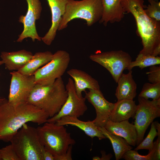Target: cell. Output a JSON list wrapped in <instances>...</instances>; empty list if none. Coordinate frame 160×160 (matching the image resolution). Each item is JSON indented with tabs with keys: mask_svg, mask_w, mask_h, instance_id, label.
Masks as SVG:
<instances>
[{
	"mask_svg": "<svg viewBox=\"0 0 160 160\" xmlns=\"http://www.w3.org/2000/svg\"><path fill=\"white\" fill-rule=\"evenodd\" d=\"M49 118L43 111L27 102L14 105L5 99L0 105V140L10 142L24 124H41Z\"/></svg>",
	"mask_w": 160,
	"mask_h": 160,
	"instance_id": "6da1fadb",
	"label": "cell"
},
{
	"mask_svg": "<svg viewBox=\"0 0 160 160\" xmlns=\"http://www.w3.org/2000/svg\"><path fill=\"white\" fill-rule=\"evenodd\" d=\"M121 3L124 12L131 14L136 21L137 32L143 46L139 53L151 55L160 46V21L146 15L144 0H121Z\"/></svg>",
	"mask_w": 160,
	"mask_h": 160,
	"instance_id": "7a4b0ae2",
	"label": "cell"
},
{
	"mask_svg": "<svg viewBox=\"0 0 160 160\" xmlns=\"http://www.w3.org/2000/svg\"><path fill=\"white\" fill-rule=\"evenodd\" d=\"M68 92L62 77L52 84H36L26 102L43 111L52 117L60 111L68 97Z\"/></svg>",
	"mask_w": 160,
	"mask_h": 160,
	"instance_id": "3957f363",
	"label": "cell"
},
{
	"mask_svg": "<svg viewBox=\"0 0 160 160\" xmlns=\"http://www.w3.org/2000/svg\"><path fill=\"white\" fill-rule=\"evenodd\" d=\"M103 10L101 0H68L58 30L66 28L69 22L76 18L85 20L88 26H92L100 20Z\"/></svg>",
	"mask_w": 160,
	"mask_h": 160,
	"instance_id": "277c9868",
	"label": "cell"
},
{
	"mask_svg": "<svg viewBox=\"0 0 160 160\" xmlns=\"http://www.w3.org/2000/svg\"><path fill=\"white\" fill-rule=\"evenodd\" d=\"M10 142L20 160H43L45 151L36 128L24 124Z\"/></svg>",
	"mask_w": 160,
	"mask_h": 160,
	"instance_id": "5b68a950",
	"label": "cell"
},
{
	"mask_svg": "<svg viewBox=\"0 0 160 160\" xmlns=\"http://www.w3.org/2000/svg\"><path fill=\"white\" fill-rule=\"evenodd\" d=\"M36 129L41 144L54 156L64 154L76 143L64 126L46 122Z\"/></svg>",
	"mask_w": 160,
	"mask_h": 160,
	"instance_id": "8992f818",
	"label": "cell"
},
{
	"mask_svg": "<svg viewBox=\"0 0 160 160\" xmlns=\"http://www.w3.org/2000/svg\"><path fill=\"white\" fill-rule=\"evenodd\" d=\"M70 60V56L67 52L63 50L56 51L53 54L52 60L33 74L35 84L42 85L52 84L64 74Z\"/></svg>",
	"mask_w": 160,
	"mask_h": 160,
	"instance_id": "52a82bcc",
	"label": "cell"
},
{
	"mask_svg": "<svg viewBox=\"0 0 160 160\" xmlns=\"http://www.w3.org/2000/svg\"><path fill=\"white\" fill-rule=\"evenodd\" d=\"M89 58L107 69L116 83L132 61L129 54L121 50L97 52Z\"/></svg>",
	"mask_w": 160,
	"mask_h": 160,
	"instance_id": "ba28073f",
	"label": "cell"
},
{
	"mask_svg": "<svg viewBox=\"0 0 160 160\" xmlns=\"http://www.w3.org/2000/svg\"><path fill=\"white\" fill-rule=\"evenodd\" d=\"M138 104L134 119L137 134V145L143 140L146 129L154 119L160 116V99L150 100L138 97Z\"/></svg>",
	"mask_w": 160,
	"mask_h": 160,
	"instance_id": "9c48e42d",
	"label": "cell"
},
{
	"mask_svg": "<svg viewBox=\"0 0 160 160\" xmlns=\"http://www.w3.org/2000/svg\"><path fill=\"white\" fill-rule=\"evenodd\" d=\"M65 87L68 95L65 102L59 112L52 117L49 118L47 122L55 123L61 118L65 116L79 118L83 116L87 110L86 99L83 96L79 97L78 96L72 79H68Z\"/></svg>",
	"mask_w": 160,
	"mask_h": 160,
	"instance_id": "30bf717a",
	"label": "cell"
},
{
	"mask_svg": "<svg viewBox=\"0 0 160 160\" xmlns=\"http://www.w3.org/2000/svg\"><path fill=\"white\" fill-rule=\"evenodd\" d=\"M10 74L11 79L8 102L14 105L26 102L36 84L34 75H24L17 71Z\"/></svg>",
	"mask_w": 160,
	"mask_h": 160,
	"instance_id": "8fae6325",
	"label": "cell"
},
{
	"mask_svg": "<svg viewBox=\"0 0 160 160\" xmlns=\"http://www.w3.org/2000/svg\"><path fill=\"white\" fill-rule=\"evenodd\" d=\"M28 6L25 15H21L19 21L23 25V30L19 36L17 42H22L25 38H30L33 42L36 39L41 41V39L37 33L35 22L39 19L42 7L40 0H26Z\"/></svg>",
	"mask_w": 160,
	"mask_h": 160,
	"instance_id": "7c38bea8",
	"label": "cell"
},
{
	"mask_svg": "<svg viewBox=\"0 0 160 160\" xmlns=\"http://www.w3.org/2000/svg\"><path fill=\"white\" fill-rule=\"evenodd\" d=\"M84 97L95 108L96 116L93 120L98 127H104L109 120V118L115 105L107 101L100 89H89L86 92Z\"/></svg>",
	"mask_w": 160,
	"mask_h": 160,
	"instance_id": "4fadbf2b",
	"label": "cell"
},
{
	"mask_svg": "<svg viewBox=\"0 0 160 160\" xmlns=\"http://www.w3.org/2000/svg\"><path fill=\"white\" fill-rule=\"evenodd\" d=\"M47 0L51 12L52 25L48 31L41 39V40L46 44L50 45L56 36L68 0Z\"/></svg>",
	"mask_w": 160,
	"mask_h": 160,
	"instance_id": "5bb4252c",
	"label": "cell"
},
{
	"mask_svg": "<svg viewBox=\"0 0 160 160\" xmlns=\"http://www.w3.org/2000/svg\"><path fill=\"white\" fill-rule=\"evenodd\" d=\"M104 127L110 133L124 139L131 146L136 144L137 134L134 124L130 123L128 120L118 122H113L109 120Z\"/></svg>",
	"mask_w": 160,
	"mask_h": 160,
	"instance_id": "9a60e30c",
	"label": "cell"
},
{
	"mask_svg": "<svg viewBox=\"0 0 160 160\" xmlns=\"http://www.w3.org/2000/svg\"><path fill=\"white\" fill-rule=\"evenodd\" d=\"M67 73L73 79L76 92L79 97L82 96V92L86 91L87 89H100L98 81L84 71L76 68H72Z\"/></svg>",
	"mask_w": 160,
	"mask_h": 160,
	"instance_id": "2e32d148",
	"label": "cell"
},
{
	"mask_svg": "<svg viewBox=\"0 0 160 160\" xmlns=\"http://www.w3.org/2000/svg\"><path fill=\"white\" fill-rule=\"evenodd\" d=\"M55 123L59 125H70L76 126L92 138L97 137L100 140L106 138L93 121H83L80 120L76 117L65 116L61 118Z\"/></svg>",
	"mask_w": 160,
	"mask_h": 160,
	"instance_id": "e0dca14e",
	"label": "cell"
},
{
	"mask_svg": "<svg viewBox=\"0 0 160 160\" xmlns=\"http://www.w3.org/2000/svg\"><path fill=\"white\" fill-rule=\"evenodd\" d=\"M103 13L99 21L100 23L106 26L108 23H114L121 21L124 17L125 12L121 4V0H101Z\"/></svg>",
	"mask_w": 160,
	"mask_h": 160,
	"instance_id": "ac0fdd59",
	"label": "cell"
},
{
	"mask_svg": "<svg viewBox=\"0 0 160 160\" xmlns=\"http://www.w3.org/2000/svg\"><path fill=\"white\" fill-rule=\"evenodd\" d=\"M31 52L23 49L11 52H2L0 57L5 68L9 71H18L24 66L33 58Z\"/></svg>",
	"mask_w": 160,
	"mask_h": 160,
	"instance_id": "d6986e66",
	"label": "cell"
},
{
	"mask_svg": "<svg viewBox=\"0 0 160 160\" xmlns=\"http://www.w3.org/2000/svg\"><path fill=\"white\" fill-rule=\"evenodd\" d=\"M115 95L118 101L122 100H133L137 95V84L134 80L132 70L127 74L123 73L117 83Z\"/></svg>",
	"mask_w": 160,
	"mask_h": 160,
	"instance_id": "ffe728a7",
	"label": "cell"
},
{
	"mask_svg": "<svg viewBox=\"0 0 160 160\" xmlns=\"http://www.w3.org/2000/svg\"><path fill=\"white\" fill-rule=\"evenodd\" d=\"M137 108L135 102L133 100L124 99L117 101L109 118V120L118 122L134 119Z\"/></svg>",
	"mask_w": 160,
	"mask_h": 160,
	"instance_id": "44dd1931",
	"label": "cell"
},
{
	"mask_svg": "<svg viewBox=\"0 0 160 160\" xmlns=\"http://www.w3.org/2000/svg\"><path fill=\"white\" fill-rule=\"evenodd\" d=\"M53 54L49 51L36 52L33 55L31 60L17 71L25 76L33 75L40 67L44 65L52 60Z\"/></svg>",
	"mask_w": 160,
	"mask_h": 160,
	"instance_id": "7402d4cb",
	"label": "cell"
},
{
	"mask_svg": "<svg viewBox=\"0 0 160 160\" xmlns=\"http://www.w3.org/2000/svg\"><path fill=\"white\" fill-rule=\"evenodd\" d=\"M98 127L106 138L110 140L116 160L122 159L123 155L127 151L133 148L132 146L123 138L111 134L104 127Z\"/></svg>",
	"mask_w": 160,
	"mask_h": 160,
	"instance_id": "603a6c76",
	"label": "cell"
},
{
	"mask_svg": "<svg viewBox=\"0 0 160 160\" xmlns=\"http://www.w3.org/2000/svg\"><path fill=\"white\" fill-rule=\"evenodd\" d=\"M160 57L151 55H145L139 53L135 61H132L127 68L129 71L135 67H138L141 69L153 65H159Z\"/></svg>",
	"mask_w": 160,
	"mask_h": 160,
	"instance_id": "cb8c5ba5",
	"label": "cell"
},
{
	"mask_svg": "<svg viewBox=\"0 0 160 160\" xmlns=\"http://www.w3.org/2000/svg\"><path fill=\"white\" fill-rule=\"evenodd\" d=\"M138 96L147 100L152 98L153 100H156L160 99V83H145Z\"/></svg>",
	"mask_w": 160,
	"mask_h": 160,
	"instance_id": "d4e9b609",
	"label": "cell"
},
{
	"mask_svg": "<svg viewBox=\"0 0 160 160\" xmlns=\"http://www.w3.org/2000/svg\"><path fill=\"white\" fill-rule=\"evenodd\" d=\"M150 130L146 137L135 149V150L138 151L140 150L145 149L151 151L154 146L153 140L157 136L158 132L156 128L154 122L151 124Z\"/></svg>",
	"mask_w": 160,
	"mask_h": 160,
	"instance_id": "484cf974",
	"label": "cell"
},
{
	"mask_svg": "<svg viewBox=\"0 0 160 160\" xmlns=\"http://www.w3.org/2000/svg\"><path fill=\"white\" fill-rule=\"evenodd\" d=\"M149 4L145 9L146 15L150 17L160 21V3L159 1L148 0Z\"/></svg>",
	"mask_w": 160,
	"mask_h": 160,
	"instance_id": "4316f807",
	"label": "cell"
},
{
	"mask_svg": "<svg viewBox=\"0 0 160 160\" xmlns=\"http://www.w3.org/2000/svg\"><path fill=\"white\" fill-rule=\"evenodd\" d=\"M154 151V146L153 149L145 155H140L137 151L131 149L124 154L122 159L126 160H152Z\"/></svg>",
	"mask_w": 160,
	"mask_h": 160,
	"instance_id": "83f0119b",
	"label": "cell"
},
{
	"mask_svg": "<svg viewBox=\"0 0 160 160\" xmlns=\"http://www.w3.org/2000/svg\"><path fill=\"white\" fill-rule=\"evenodd\" d=\"M0 156L1 160H20L11 144L0 149Z\"/></svg>",
	"mask_w": 160,
	"mask_h": 160,
	"instance_id": "f1b7e54d",
	"label": "cell"
},
{
	"mask_svg": "<svg viewBox=\"0 0 160 160\" xmlns=\"http://www.w3.org/2000/svg\"><path fill=\"white\" fill-rule=\"evenodd\" d=\"M148 81L151 83H160V66L157 65L150 66L149 71L147 72Z\"/></svg>",
	"mask_w": 160,
	"mask_h": 160,
	"instance_id": "f546056e",
	"label": "cell"
},
{
	"mask_svg": "<svg viewBox=\"0 0 160 160\" xmlns=\"http://www.w3.org/2000/svg\"><path fill=\"white\" fill-rule=\"evenodd\" d=\"M154 123L158 132V138L157 140L154 142V151L152 160H159L160 159V124L157 121H155Z\"/></svg>",
	"mask_w": 160,
	"mask_h": 160,
	"instance_id": "4dcf8cb0",
	"label": "cell"
},
{
	"mask_svg": "<svg viewBox=\"0 0 160 160\" xmlns=\"http://www.w3.org/2000/svg\"><path fill=\"white\" fill-rule=\"evenodd\" d=\"M72 145L69 147L67 151L64 154L54 156L55 160H72L71 156Z\"/></svg>",
	"mask_w": 160,
	"mask_h": 160,
	"instance_id": "1f68e13d",
	"label": "cell"
},
{
	"mask_svg": "<svg viewBox=\"0 0 160 160\" xmlns=\"http://www.w3.org/2000/svg\"><path fill=\"white\" fill-rule=\"evenodd\" d=\"M43 160H55L54 156L51 153L45 149L43 155Z\"/></svg>",
	"mask_w": 160,
	"mask_h": 160,
	"instance_id": "d6a6232c",
	"label": "cell"
},
{
	"mask_svg": "<svg viewBox=\"0 0 160 160\" xmlns=\"http://www.w3.org/2000/svg\"><path fill=\"white\" fill-rule=\"evenodd\" d=\"M101 153L102 156L101 157H100L99 160H109L113 157L111 153L106 154L104 151H101Z\"/></svg>",
	"mask_w": 160,
	"mask_h": 160,
	"instance_id": "836d02e7",
	"label": "cell"
},
{
	"mask_svg": "<svg viewBox=\"0 0 160 160\" xmlns=\"http://www.w3.org/2000/svg\"><path fill=\"white\" fill-rule=\"evenodd\" d=\"M92 159L93 160H99L100 157L98 156H95L93 157Z\"/></svg>",
	"mask_w": 160,
	"mask_h": 160,
	"instance_id": "e575fe53",
	"label": "cell"
},
{
	"mask_svg": "<svg viewBox=\"0 0 160 160\" xmlns=\"http://www.w3.org/2000/svg\"><path fill=\"white\" fill-rule=\"evenodd\" d=\"M5 98H2L0 97V105L5 100Z\"/></svg>",
	"mask_w": 160,
	"mask_h": 160,
	"instance_id": "d590c367",
	"label": "cell"
},
{
	"mask_svg": "<svg viewBox=\"0 0 160 160\" xmlns=\"http://www.w3.org/2000/svg\"><path fill=\"white\" fill-rule=\"evenodd\" d=\"M3 64H4V63L3 61L2 60H0V65H1Z\"/></svg>",
	"mask_w": 160,
	"mask_h": 160,
	"instance_id": "8d00e7d4",
	"label": "cell"
},
{
	"mask_svg": "<svg viewBox=\"0 0 160 160\" xmlns=\"http://www.w3.org/2000/svg\"><path fill=\"white\" fill-rule=\"evenodd\" d=\"M0 160H1V157H0Z\"/></svg>",
	"mask_w": 160,
	"mask_h": 160,
	"instance_id": "74e56055",
	"label": "cell"
},
{
	"mask_svg": "<svg viewBox=\"0 0 160 160\" xmlns=\"http://www.w3.org/2000/svg\"><path fill=\"white\" fill-rule=\"evenodd\" d=\"M155 0L157 1H159V0Z\"/></svg>",
	"mask_w": 160,
	"mask_h": 160,
	"instance_id": "f35d334b",
	"label": "cell"
}]
</instances>
